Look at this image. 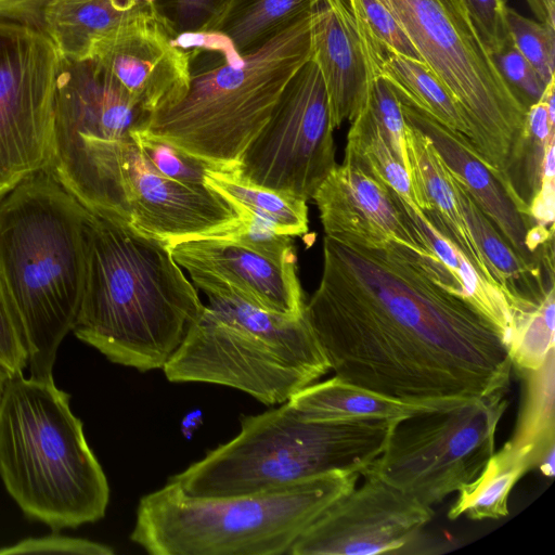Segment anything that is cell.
I'll list each match as a JSON object with an SVG mask.
<instances>
[{"label": "cell", "mask_w": 555, "mask_h": 555, "mask_svg": "<svg viewBox=\"0 0 555 555\" xmlns=\"http://www.w3.org/2000/svg\"><path fill=\"white\" fill-rule=\"evenodd\" d=\"M63 61L46 33L0 20V195L50 165Z\"/></svg>", "instance_id": "4fadbf2b"}, {"label": "cell", "mask_w": 555, "mask_h": 555, "mask_svg": "<svg viewBox=\"0 0 555 555\" xmlns=\"http://www.w3.org/2000/svg\"><path fill=\"white\" fill-rule=\"evenodd\" d=\"M206 296L208 304L163 367L169 382L222 385L274 405L331 370L305 313H272L227 291Z\"/></svg>", "instance_id": "ba28073f"}, {"label": "cell", "mask_w": 555, "mask_h": 555, "mask_svg": "<svg viewBox=\"0 0 555 555\" xmlns=\"http://www.w3.org/2000/svg\"><path fill=\"white\" fill-rule=\"evenodd\" d=\"M312 199L325 235L366 244L398 241L435 256L408 203L353 165L336 164Z\"/></svg>", "instance_id": "e0dca14e"}, {"label": "cell", "mask_w": 555, "mask_h": 555, "mask_svg": "<svg viewBox=\"0 0 555 555\" xmlns=\"http://www.w3.org/2000/svg\"><path fill=\"white\" fill-rule=\"evenodd\" d=\"M454 101L467 140L504 183L509 149L527 109L483 44L465 0H379Z\"/></svg>", "instance_id": "9c48e42d"}, {"label": "cell", "mask_w": 555, "mask_h": 555, "mask_svg": "<svg viewBox=\"0 0 555 555\" xmlns=\"http://www.w3.org/2000/svg\"><path fill=\"white\" fill-rule=\"evenodd\" d=\"M554 349L535 370L519 371L525 396L514 435L507 442L525 450L533 468L548 478L555 474V362Z\"/></svg>", "instance_id": "d4e9b609"}, {"label": "cell", "mask_w": 555, "mask_h": 555, "mask_svg": "<svg viewBox=\"0 0 555 555\" xmlns=\"http://www.w3.org/2000/svg\"><path fill=\"white\" fill-rule=\"evenodd\" d=\"M336 470L279 489L195 496L172 481L141 498L130 540L153 555H281L356 487Z\"/></svg>", "instance_id": "5b68a950"}, {"label": "cell", "mask_w": 555, "mask_h": 555, "mask_svg": "<svg viewBox=\"0 0 555 555\" xmlns=\"http://www.w3.org/2000/svg\"><path fill=\"white\" fill-rule=\"evenodd\" d=\"M169 21L178 33L198 31L211 16L218 0H166Z\"/></svg>", "instance_id": "7bdbcfd3"}, {"label": "cell", "mask_w": 555, "mask_h": 555, "mask_svg": "<svg viewBox=\"0 0 555 555\" xmlns=\"http://www.w3.org/2000/svg\"><path fill=\"white\" fill-rule=\"evenodd\" d=\"M555 297L552 288L534 309L517 314L507 338L512 365L519 371L535 370L554 349Z\"/></svg>", "instance_id": "d6a6232c"}, {"label": "cell", "mask_w": 555, "mask_h": 555, "mask_svg": "<svg viewBox=\"0 0 555 555\" xmlns=\"http://www.w3.org/2000/svg\"><path fill=\"white\" fill-rule=\"evenodd\" d=\"M29 553L112 555L114 551L107 545L87 539L70 538L59 534L27 538L16 544L0 548V555Z\"/></svg>", "instance_id": "60d3db41"}, {"label": "cell", "mask_w": 555, "mask_h": 555, "mask_svg": "<svg viewBox=\"0 0 555 555\" xmlns=\"http://www.w3.org/2000/svg\"><path fill=\"white\" fill-rule=\"evenodd\" d=\"M333 502L293 543L291 555H376L409 543L433 508L371 475Z\"/></svg>", "instance_id": "5bb4252c"}, {"label": "cell", "mask_w": 555, "mask_h": 555, "mask_svg": "<svg viewBox=\"0 0 555 555\" xmlns=\"http://www.w3.org/2000/svg\"><path fill=\"white\" fill-rule=\"evenodd\" d=\"M178 30L155 3H145L98 40L90 53L150 115L186 93L190 51L179 44Z\"/></svg>", "instance_id": "9a60e30c"}, {"label": "cell", "mask_w": 555, "mask_h": 555, "mask_svg": "<svg viewBox=\"0 0 555 555\" xmlns=\"http://www.w3.org/2000/svg\"><path fill=\"white\" fill-rule=\"evenodd\" d=\"M327 92L315 60L295 74L234 172L243 180L304 201L336 166Z\"/></svg>", "instance_id": "7c38bea8"}, {"label": "cell", "mask_w": 555, "mask_h": 555, "mask_svg": "<svg viewBox=\"0 0 555 555\" xmlns=\"http://www.w3.org/2000/svg\"><path fill=\"white\" fill-rule=\"evenodd\" d=\"M506 391L398 421L380 455L361 474L433 507L474 480L494 453Z\"/></svg>", "instance_id": "8fae6325"}, {"label": "cell", "mask_w": 555, "mask_h": 555, "mask_svg": "<svg viewBox=\"0 0 555 555\" xmlns=\"http://www.w3.org/2000/svg\"><path fill=\"white\" fill-rule=\"evenodd\" d=\"M449 179L469 234L491 275L506 296L512 320L518 313L534 309L554 288V269L539 268L526 262L479 208L460 180L450 172Z\"/></svg>", "instance_id": "7402d4cb"}, {"label": "cell", "mask_w": 555, "mask_h": 555, "mask_svg": "<svg viewBox=\"0 0 555 555\" xmlns=\"http://www.w3.org/2000/svg\"><path fill=\"white\" fill-rule=\"evenodd\" d=\"M312 57L325 83L333 128L352 121L366 102L369 72L347 0H310Z\"/></svg>", "instance_id": "ffe728a7"}, {"label": "cell", "mask_w": 555, "mask_h": 555, "mask_svg": "<svg viewBox=\"0 0 555 555\" xmlns=\"http://www.w3.org/2000/svg\"><path fill=\"white\" fill-rule=\"evenodd\" d=\"M150 114L94 59H64L59 76L52 145L118 140L141 131Z\"/></svg>", "instance_id": "ac0fdd59"}, {"label": "cell", "mask_w": 555, "mask_h": 555, "mask_svg": "<svg viewBox=\"0 0 555 555\" xmlns=\"http://www.w3.org/2000/svg\"><path fill=\"white\" fill-rule=\"evenodd\" d=\"M491 56L500 74L526 109L540 101L546 83L518 51L512 38Z\"/></svg>", "instance_id": "74e56055"}, {"label": "cell", "mask_w": 555, "mask_h": 555, "mask_svg": "<svg viewBox=\"0 0 555 555\" xmlns=\"http://www.w3.org/2000/svg\"><path fill=\"white\" fill-rule=\"evenodd\" d=\"M409 210L427 241L431 253L451 272L463 296L485 314L504 335L506 345L512 325V310L503 289L485 281L455 244L438 232L420 209Z\"/></svg>", "instance_id": "4dcf8cb0"}, {"label": "cell", "mask_w": 555, "mask_h": 555, "mask_svg": "<svg viewBox=\"0 0 555 555\" xmlns=\"http://www.w3.org/2000/svg\"><path fill=\"white\" fill-rule=\"evenodd\" d=\"M87 216L49 166L0 195V281L33 377L53 378L57 349L76 323Z\"/></svg>", "instance_id": "3957f363"}, {"label": "cell", "mask_w": 555, "mask_h": 555, "mask_svg": "<svg viewBox=\"0 0 555 555\" xmlns=\"http://www.w3.org/2000/svg\"><path fill=\"white\" fill-rule=\"evenodd\" d=\"M405 144L416 206L438 232L455 244L485 281L500 286L469 234L449 172L431 141L405 124Z\"/></svg>", "instance_id": "44dd1931"}, {"label": "cell", "mask_w": 555, "mask_h": 555, "mask_svg": "<svg viewBox=\"0 0 555 555\" xmlns=\"http://www.w3.org/2000/svg\"><path fill=\"white\" fill-rule=\"evenodd\" d=\"M306 318L335 376L404 402L451 406L506 391L502 332L435 256L325 235Z\"/></svg>", "instance_id": "6da1fadb"}, {"label": "cell", "mask_w": 555, "mask_h": 555, "mask_svg": "<svg viewBox=\"0 0 555 555\" xmlns=\"http://www.w3.org/2000/svg\"><path fill=\"white\" fill-rule=\"evenodd\" d=\"M369 75L388 81L398 98L426 112L444 126L465 137L467 127L450 94L425 65L388 49H363Z\"/></svg>", "instance_id": "4316f807"}, {"label": "cell", "mask_w": 555, "mask_h": 555, "mask_svg": "<svg viewBox=\"0 0 555 555\" xmlns=\"http://www.w3.org/2000/svg\"><path fill=\"white\" fill-rule=\"evenodd\" d=\"M554 137V121L540 100L527 109L508 152L503 186L519 211L532 221L529 206L541 189L544 160Z\"/></svg>", "instance_id": "83f0119b"}, {"label": "cell", "mask_w": 555, "mask_h": 555, "mask_svg": "<svg viewBox=\"0 0 555 555\" xmlns=\"http://www.w3.org/2000/svg\"><path fill=\"white\" fill-rule=\"evenodd\" d=\"M369 78V91L364 105L383 130L396 156L409 172L405 121L399 98L382 76L370 74Z\"/></svg>", "instance_id": "d590c367"}, {"label": "cell", "mask_w": 555, "mask_h": 555, "mask_svg": "<svg viewBox=\"0 0 555 555\" xmlns=\"http://www.w3.org/2000/svg\"><path fill=\"white\" fill-rule=\"evenodd\" d=\"M350 122L344 163L356 166L386 184L405 203L418 209L408 170L396 156L386 135L365 105Z\"/></svg>", "instance_id": "1f68e13d"}, {"label": "cell", "mask_w": 555, "mask_h": 555, "mask_svg": "<svg viewBox=\"0 0 555 555\" xmlns=\"http://www.w3.org/2000/svg\"><path fill=\"white\" fill-rule=\"evenodd\" d=\"M311 55L308 12L240 60L222 56L191 67L184 96L151 114L140 132L171 144L211 170L234 171Z\"/></svg>", "instance_id": "8992f818"}, {"label": "cell", "mask_w": 555, "mask_h": 555, "mask_svg": "<svg viewBox=\"0 0 555 555\" xmlns=\"http://www.w3.org/2000/svg\"><path fill=\"white\" fill-rule=\"evenodd\" d=\"M309 10L310 0H218L211 16L198 31L223 35L244 55Z\"/></svg>", "instance_id": "484cf974"}, {"label": "cell", "mask_w": 555, "mask_h": 555, "mask_svg": "<svg viewBox=\"0 0 555 555\" xmlns=\"http://www.w3.org/2000/svg\"><path fill=\"white\" fill-rule=\"evenodd\" d=\"M405 124L425 134L435 146L446 168L465 186L479 208L493 222L512 248L529 264L554 268V250L533 255L527 235L537 225L524 216L501 180L478 157L467 138L399 98Z\"/></svg>", "instance_id": "d6986e66"}, {"label": "cell", "mask_w": 555, "mask_h": 555, "mask_svg": "<svg viewBox=\"0 0 555 555\" xmlns=\"http://www.w3.org/2000/svg\"><path fill=\"white\" fill-rule=\"evenodd\" d=\"M469 16L490 54L509 38L505 0H465Z\"/></svg>", "instance_id": "ab89813d"}, {"label": "cell", "mask_w": 555, "mask_h": 555, "mask_svg": "<svg viewBox=\"0 0 555 555\" xmlns=\"http://www.w3.org/2000/svg\"><path fill=\"white\" fill-rule=\"evenodd\" d=\"M144 0H54L42 14L41 30L67 61L89 59L94 43L128 20Z\"/></svg>", "instance_id": "cb8c5ba5"}, {"label": "cell", "mask_w": 555, "mask_h": 555, "mask_svg": "<svg viewBox=\"0 0 555 555\" xmlns=\"http://www.w3.org/2000/svg\"><path fill=\"white\" fill-rule=\"evenodd\" d=\"M72 192L88 209L119 217L168 246L224 236L242 222L232 204L209 186L192 188L158 173L133 132L95 145Z\"/></svg>", "instance_id": "30bf717a"}, {"label": "cell", "mask_w": 555, "mask_h": 555, "mask_svg": "<svg viewBox=\"0 0 555 555\" xmlns=\"http://www.w3.org/2000/svg\"><path fill=\"white\" fill-rule=\"evenodd\" d=\"M506 18L513 43L547 85L554 79L555 28L511 8Z\"/></svg>", "instance_id": "e575fe53"}, {"label": "cell", "mask_w": 555, "mask_h": 555, "mask_svg": "<svg viewBox=\"0 0 555 555\" xmlns=\"http://www.w3.org/2000/svg\"><path fill=\"white\" fill-rule=\"evenodd\" d=\"M27 352L0 281V367L9 376L27 366Z\"/></svg>", "instance_id": "b9f144b4"}, {"label": "cell", "mask_w": 555, "mask_h": 555, "mask_svg": "<svg viewBox=\"0 0 555 555\" xmlns=\"http://www.w3.org/2000/svg\"><path fill=\"white\" fill-rule=\"evenodd\" d=\"M53 1L0 0V20L12 21L41 30L42 14Z\"/></svg>", "instance_id": "ee69618b"}, {"label": "cell", "mask_w": 555, "mask_h": 555, "mask_svg": "<svg viewBox=\"0 0 555 555\" xmlns=\"http://www.w3.org/2000/svg\"><path fill=\"white\" fill-rule=\"evenodd\" d=\"M133 135L142 154L158 173L192 188L206 185V172L211 170L206 163L169 143L149 138L140 131H134Z\"/></svg>", "instance_id": "8d00e7d4"}, {"label": "cell", "mask_w": 555, "mask_h": 555, "mask_svg": "<svg viewBox=\"0 0 555 555\" xmlns=\"http://www.w3.org/2000/svg\"><path fill=\"white\" fill-rule=\"evenodd\" d=\"M287 402L305 421H400L447 408L400 401L336 376L305 387Z\"/></svg>", "instance_id": "603a6c76"}, {"label": "cell", "mask_w": 555, "mask_h": 555, "mask_svg": "<svg viewBox=\"0 0 555 555\" xmlns=\"http://www.w3.org/2000/svg\"><path fill=\"white\" fill-rule=\"evenodd\" d=\"M532 468L529 454L506 442L491 455L480 474L457 491L448 517L455 519L465 515L475 520L505 517L513 487Z\"/></svg>", "instance_id": "f1b7e54d"}, {"label": "cell", "mask_w": 555, "mask_h": 555, "mask_svg": "<svg viewBox=\"0 0 555 555\" xmlns=\"http://www.w3.org/2000/svg\"><path fill=\"white\" fill-rule=\"evenodd\" d=\"M0 477L26 516L54 530L104 517L106 476L53 378L9 376L0 398Z\"/></svg>", "instance_id": "277c9868"}, {"label": "cell", "mask_w": 555, "mask_h": 555, "mask_svg": "<svg viewBox=\"0 0 555 555\" xmlns=\"http://www.w3.org/2000/svg\"><path fill=\"white\" fill-rule=\"evenodd\" d=\"M8 378L9 374L0 367V398Z\"/></svg>", "instance_id": "f6af8a7d"}, {"label": "cell", "mask_w": 555, "mask_h": 555, "mask_svg": "<svg viewBox=\"0 0 555 555\" xmlns=\"http://www.w3.org/2000/svg\"><path fill=\"white\" fill-rule=\"evenodd\" d=\"M169 249L205 294L227 291L272 313H305L296 262L273 259L223 236L184 241Z\"/></svg>", "instance_id": "2e32d148"}, {"label": "cell", "mask_w": 555, "mask_h": 555, "mask_svg": "<svg viewBox=\"0 0 555 555\" xmlns=\"http://www.w3.org/2000/svg\"><path fill=\"white\" fill-rule=\"evenodd\" d=\"M203 307L165 242L88 209L78 339L116 364L163 370Z\"/></svg>", "instance_id": "7a4b0ae2"}, {"label": "cell", "mask_w": 555, "mask_h": 555, "mask_svg": "<svg viewBox=\"0 0 555 555\" xmlns=\"http://www.w3.org/2000/svg\"><path fill=\"white\" fill-rule=\"evenodd\" d=\"M205 184L227 198L237 214H248L281 234L308 233L307 202L241 179L234 171L208 170Z\"/></svg>", "instance_id": "f546056e"}, {"label": "cell", "mask_w": 555, "mask_h": 555, "mask_svg": "<svg viewBox=\"0 0 555 555\" xmlns=\"http://www.w3.org/2000/svg\"><path fill=\"white\" fill-rule=\"evenodd\" d=\"M398 421H305L288 402L241 418V430L170 480L195 496L284 488L327 473L360 475L384 451Z\"/></svg>", "instance_id": "52a82bcc"}, {"label": "cell", "mask_w": 555, "mask_h": 555, "mask_svg": "<svg viewBox=\"0 0 555 555\" xmlns=\"http://www.w3.org/2000/svg\"><path fill=\"white\" fill-rule=\"evenodd\" d=\"M353 15L362 48L388 49L422 61L393 15L379 0H347Z\"/></svg>", "instance_id": "836d02e7"}, {"label": "cell", "mask_w": 555, "mask_h": 555, "mask_svg": "<svg viewBox=\"0 0 555 555\" xmlns=\"http://www.w3.org/2000/svg\"><path fill=\"white\" fill-rule=\"evenodd\" d=\"M240 216L241 224L223 237L246 245L273 259L297 262L293 236L275 232L248 214L240 212Z\"/></svg>", "instance_id": "f35d334b"}]
</instances>
